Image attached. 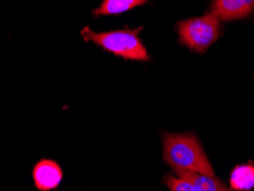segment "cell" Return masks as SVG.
Here are the masks:
<instances>
[{"label":"cell","instance_id":"cell-1","mask_svg":"<svg viewBox=\"0 0 254 191\" xmlns=\"http://www.w3.org/2000/svg\"><path fill=\"white\" fill-rule=\"evenodd\" d=\"M163 150L164 159L177 174L189 172L214 177L210 160L199 141L191 134H165Z\"/></svg>","mask_w":254,"mask_h":191},{"label":"cell","instance_id":"cell-2","mask_svg":"<svg viewBox=\"0 0 254 191\" xmlns=\"http://www.w3.org/2000/svg\"><path fill=\"white\" fill-rule=\"evenodd\" d=\"M141 29L115 30V31L95 32L89 28H84L80 36L85 41H92L104 51L109 52L130 61H149L147 48L143 46L139 37Z\"/></svg>","mask_w":254,"mask_h":191},{"label":"cell","instance_id":"cell-3","mask_svg":"<svg viewBox=\"0 0 254 191\" xmlns=\"http://www.w3.org/2000/svg\"><path fill=\"white\" fill-rule=\"evenodd\" d=\"M181 43L197 53H204L210 48L221 33V24L213 14L193 17L178 23Z\"/></svg>","mask_w":254,"mask_h":191},{"label":"cell","instance_id":"cell-4","mask_svg":"<svg viewBox=\"0 0 254 191\" xmlns=\"http://www.w3.org/2000/svg\"><path fill=\"white\" fill-rule=\"evenodd\" d=\"M32 179L39 191H52L59 188L63 180V171L52 159H40L32 170Z\"/></svg>","mask_w":254,"mask_h":191},{"label":"cell","instance_id":"cell-5","mask_svg":"<svg viewBox=\"0 0 254 191\" xmlns=\"http://www.w3.org/2000/svg\"><path fill=\"white\" fill-rule=\"evenodd\" d=\"M254 9V0H213L211 14L219 21H234L249 17Z\"/></svg>","mask_w":254,"mask_h":191},{"label":"cell","instance_id":"cell-6","mask_svg":"<svg viewBox=\"0 0 254 191\" xmlns=\"http://www.w3.org/2000/svg\"><path fill=\"white\" fill-rule=\"evenodd\" d=\"M149 0H103L99 8L93 14L95 16H108V15H119L147 3Z\"/></svg>","mask_w":254,"mask_h":191},{"label":"cell","instance_id":"cell-7","mask_svg":"<svg viewBox=\"0 0 254 191\" xmlns=\"http://www.w3.org/2000/svg\"><path fill=\"white\" fill-rule=\"evenodd\" d=\"M230 187L237 191H249L254 188V164L235 167L230 175Z\"/></svg>","mask_w":254,"mask_h":191},{"label":"cell","instance_id":"cell-8","mask_svg":"<svg viewBox=\"0 0 254 191\" xmlns=\"http://www.w3.org/2000/svg\"><path fill=\"white\" fill-rule=\"evenodd\" d=\"M178 177L189 181L195 187L197 191H229L219 180L214 179V177H208V175L198 173H189V172L179 173Z\"/></svg>","mask_w":254,"mask_h":191},{"label":"cell","instance_id":"cell-9","mask_svg":"<svg viewBox=\"0 0 254 191\" xmlns=\"http://www.w3.org/2000/svg\"><path fill=\"white\" fill-rule=\"evenodd\" d=\"M164 182L171 191H197L191 183L181 178H174L172 175H166Z\"/></svg>","mask_w":254,"mask_h":191}]
</instances>
